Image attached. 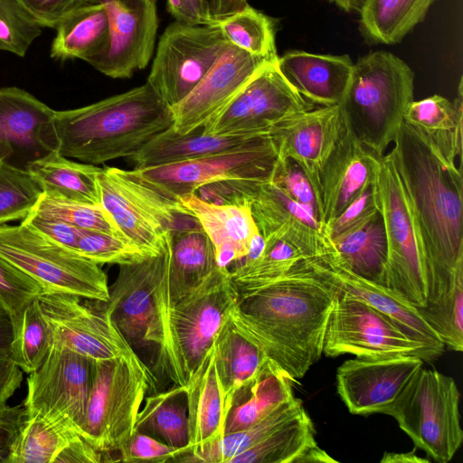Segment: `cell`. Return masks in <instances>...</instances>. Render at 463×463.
Returning <instances> with one entry per match:
<instances>
[{
    "instance_id": "obj_34",
    "label": "cell",
    "mask_w": 463,
    "mask_h": 463,
    "mask_svg": "<svg viewBox=\"0 0 463 463\" xmlns=\"http://www.w3.org/2000/svg\"><path fill=\"white\" fill-rule=\"evenodd\" d=\"M55 30L50 55L57 61L80 59L90 63L108 47L107 13L102 5L92 0L68 14Z\"/></svg>"
},
{
    "instance_id": "obj_24",
    "label": "cell",
    "mask_w": 463,
    "mask_h": 463,
    "mask_svg": "<svg viewBox=\"0 0 463 463\" xmlns=\"http://www.w3.org/2000/svg\"><path fill=\"white\" fill-rule=\"evenodd\" d=\"M381 158L356 137L347 123L321 173L320 223L325 230L349 203L376 183Z\"/></svg>"
},
{
    "instance_id": "obj_39",
    "label": "cell",
    "mask_w": 463,
    "mask_h": 463,
    "mask_svg": "<svg viewBox=\"0 0 463 463\" xmlns=\"http://www.w3.org/2000/svg\"><path fill=\"white\" fill-rule=\"evenodd\" d=\"M134 431L150 435L173 447L189 446L184 386L175 384L168 391L145 397Z\"/></svg>"
},
{
    "instance_id": "obj_10",
    "label": "cell",
    "mask_w": 463,
    "mask_h": 463,
    "mask_svg": "<svg viewBox=\"0 0 463 463\" xmlns=\"http://www.w3.org/2000/svg\"><path fill=\"white\" fill-rule=\"evenodd\" d=\"M278 149L269 134L230 152L142 169L126 170L128 175L153 192L175 202L200 187L225 179L269 182L278 160Z\"/></svg>"
},
{
    "instance_id": "obj_43",
    "label": "cell",
    "mask_w": 463,
    "mask_h": 463,
    "mask_svg": "<svg viewBox=\"0 0 463 463\" xmlns=\"http://www.w3.org/2000/svg\"><path fill=\"white\" fill-rule=\"evenodd\" d=\"M265 241V249L256 260L230 270L239 297L281 278L298 261L308 258L303 250L284 241Z\"/></svg>"
},
{
    "instance_id": "obj_30",
    "label": "cell",
    "mask_w": 463,
    "mask_h": 463,
    "mask_svg": "<svg viewBox=\"0 0 463 463\" xmlns=\"http://www.w3.org/2000/svg\"><path fill=\"white\" fill-rule=\"evenodd\" d=\"M337 463L319 448L306 410L227 463Z\"/></svg>"
},
{
    "instance_id": "obj_20",
    "label": "cell",
    "mask_w": 463,
    "mask_h": 463,
    "mask_svg": "<svg viewBox=\"0 0 463 463\" xmlns=\"http://www.w3.org/2000/svg\"><path fill=\"white\" fill-rule=\"evenodd\" d=\"M316 278L336 292L360 300L393 320L411 338L424 346L428 363L434 362L445 345L425 322L417 307L402 301L385 287L365 279L348 269L337 258L335 249L302 260Z\"/></svg>"
},
{
    "instance_id": "obj_40",
    "label": "cell",
    "mask_w": 463,
    "mask_h": 463,
    "mask_svg": "<svg viewBox=\"0 0 463 463\" xmlns=\"http://www.w3.org/2000/svg\"><path fill=\"white\" fill-rule=\"evenodd\" d=\"M304 410L302 402L294 397L251 427L223 434L183 454L176 462L227 463L231 458L259 443Z\"/></svg>"
},
{
    "instance_id": "obj_54",
    "label": "cell",
    "mask_w": 463,
    "mask_h": 463,
    "mask_svg": "<svg viewBox=\"0 0 463 463\" xmlns=\"http://www.w3.org/2000/svg\"><path fill=\"white\" fill-rule=\"evenodd\" d=\"M266 183L249 179H225L205 184L194 194L202 200L214 204L250 207L260 187Z\"/></svg>"
},
{
    "instance_id": "obj_4",
    "label": "cell",
    "mask_w": 463,
    "mask_h": 463,
    "mask_svg": "<svg viewBox=\"0 0 463 463\" xmlns=\"http://www.w3.org/2000/svg\"><path fill=\"white\" fill-rule=\"evenodd\" d=\"M413 92L414 73L409 65L389 52L377 51L354 63L340 105L356 137L383 156L403 122Z\"/></svg>"
},
{
    "instance_id": "obj_32",
    "label": "cell",
    "mask_w": 463,
    "mask_h": 463,
    "mask_svg": "<svg viewBox=\"0 0 463 463\" xmlns=\"http://www.w3.org/2000/svg\"><path fill=\"white\" fill-rule=\"evenodd\" d=\"M168 286L172 305L220 266L213 243L200 224L170 232Z\"/></svg>"
},
{
    "instance_id": "obj_21",
    "label": "cell",
    "mask_w": 463,
    "mask_h": 463,
    "mask_svg": "<svg viewBox=\"0 0 463 463\" xmlns=\"http://www.w3.org/2000/svg\"><path fill=\"white\" fill-rule=\"evenodd\" d=\"M346 125V117L338 104L290 116L269 131L279 155L296 162L309 180L320 213L321 173Z\"/></svg>"
},
{
    "instance_id": "obj_29",
    "label": "cell",
    "mask_w": 463,
    "mask_h": 463,
    "mask_svg": "<svg viewBox=\"0 0 463 463\" xmlns=\"http://www.w3.org/2000/svg\"><path fill=\"white\" fill-rule=\"evenodd\" d=\"M220 136L202 129L181 134L173 126L146 142L128 160L134 169H142L193 160L240 149L254 143L261 136Z\"/></svg>"
},
{
    "instance_id": "obj_19",
    "label": "cell",
    "mask_w": 463,
    "mask_h": 463,
    "mask_svg": "<svg viewBox=\"0 0 463 463\" xmlns=\"http://www.w3.org/2000/svg\"><path fill=\"white\" fill-rule=\"evenodd\" d=\"M104 7L109 22L106 51L90 64L113 79H128L148 64L158 18L155 0H92Z\"/></svg>"
},
{
    "instance_id": "obj_63",
    "label": "cell",
    "mask_w": 463,
    "mask_h": 463,
    "mask_svg": "<svg viewBox=\"0 0 463 463\" xmlns=\"http://www.w3.org/2000/svg\"><path fill=\"white\" fill-rule=\"evenodd\" d=\"M346 12H359L364 0H330Z\"/></svg>"
},
{
    "instance_id": "obj_55",
    "label": "cell",
    "mask_w": 463,
    "mask_h": 463,
    "mask_svg": "<svg viewBox=\"0 0 463 463\" xmlns=\"http://www.w3.org/2000/svg\"><path fill=\"white\" fill-rule=\"evenodd\" d=\"M22 222L50 241L77 252V245L82 229L52 217L41 215L35 212H33Z\"/></svg>"
},
{
    "instance_id": "obj_28",
    "label": "cell",
    "mask_w": 463,
    "mask_h": 463,
    "mask_svg": "<svg viewBox=\"0 0 463 463\" xmlns=\"http://www.w3.org/2000/svg\"><path fill=\"white\" fill-rule=\"evenodd\" d=\"M190 450L224 434L227 410L215 364L214 346L184 385Z\"/></svg>"
},
{
    "instance_id": "obj_60",
    "label": "cell",
    "mask_w": 463,
    "mask_h": 463,
    "mask_svg": "<svg viewBox=\"0 0 463 463\" xmlns=\"http://www.w3.org/2000/svg\"><path fill=\"white\" fill-rule=\"evenodd\" d=\"M210 14L214 20L224 18L244 7L248 0H208Z\"/></svg>"
},
{
    "instance_id": "obj_25",
    "label": "cell",
    "mask_w": 463,
    "mask_h": 463,
    "mask_svg": "<svg viewBox=\"0 0 463 463\" xmlns=\"http://www.w3.org/2000/svg\"><path fill=\"white\" fill-rule=\"evenodd\" d=\"M250 210L264 239L288 242L303 250L308 258L334 249L314 213L293 201L271 181L260 187Z\"/></svg>"
},
{
    "instance_id": "obj_12",
    "label": "cell",
    "mask_w": 463,
    "mask_h": 463,
    "mask_svg": "<svg viewBox=\"0 0 463 463\" xmlns=\"http://www.w3.org/2000/svg\"><path fill=\"white\" fill-rule=\"evenodd\" d=\"M230 45L215 24L175 21L159 39L146 83L171 109L196 87Z\"/></svg>"
},
{
    "instance_id": "obj_33",
    "label": "cell",
    "mask_w": 463,
    "mask_h": 463,
    "mask_svg": "<svg viewBox=\"0 0 463 463\" xmlns=\"http://www.w3.org/2000/svg\"><path fill=\"white\" fill-rule=\"evenodd\" d=\"M293 398L292 381L268 359L257 376L234 394L224 434L251 427Z\"/></svg>"
},
{
    "instance_id": "obj_56",
    "label": "cell",
    "mask_w": 463,
    "mask_h": 463,
    "mask_svg": "<svg viewBox=\"0 0 463 463\" xmlns=\"http://www.w3.org/2000/svg\"><path fill=\"white\" fill-rule=\"evenodd\" d=\"M43 26L53 28L72 10L89 0H18Z\"/></svg>"
},
{
    "instance_id": "obj_47",
    "label": "cell",
    "mask_w": 463,
    "mask_h": 463,
    "mask_svg": "<svg viewBox=\"0 0 463 463\" xmlns=\"http://www.w3.org/2000/svg\"><path fill=\"white\" fill-rule=\"evenodd\" d=\"M33 212L62 221L79 229L102 232L122 238L112 219L101 205L57 200L43 194Z\"/></svg>"
},
{
    "instance_id": "obj_44",
    "label": "cell",
    "mask_w": 463,
    "mask_h": 463,
    "mask_svg": "<svg viewBox=\"0 0 463 463\" xmlns=\"http://www.w3.org/2000/svg\"><path fill=\"white\" fill-rule=\"evenodd\" d=\"M52 345L50 326L36 298L14 323V337L9 354L23 372L30 373L43 364Z\"/></svg>"
},
{
    "instance_id": "obj_1",
    "label": "cell",
    "mask_w": 463,
    "mask_h": 463,
    "mask_svg": "<svg viewBox=\"0 0 463 463\" xmlns=\"http://www.w3.org/2000/svg\"><path fill=\"white\" fill-rule=\"evenodd\" d=\"M303 260L281 278L241 297L229 317L292 382L323 354L336 291L312 275Z\"/></svg>"
},
{
    "instance_id": "obj_15",
    "label": "cell",
    "mask_w": 463,
    "mask_h": 463,
    "mask_svg": "<svg viewBox=\"0 0 463 463\" xmlns=\"http://www.w3.org/2000/svg\"><path fill=\"white\" fill-rule=\"evenodd\" d=\"M94 366V360L52 345L43 364L27 377V394L23 402L27 413L65 420L80 432Z\"/></svg>"
},
{
    "instance_id": "obj_26",
    "label": "cell",
    "mask_w": 463,
    "mask_h": 463,
    "mask_svg": "<svg viewBox=\"0 0 463 463\" xmlns=\"http://www.w3.org/2000/svg\"><path fill=\"white\" fill-rule=\"evenodd\" d=\"M277 66L290 85L317 107L342 102L354 63L348 55L291 51L278 58Z\"/></svg>"
},
{
    "instance_id": "obj_50",
    "label": "cell",
    "mask_w": 463,
    "mask_h": 463,
    "mask_svg": "<svg viewBox=\"0 0 463 463\" xmlns=\"http://www.w3.org/2000/svg\"><path fill=\"white\" fill-rule=\"evenodd\" d=\"M43 293L39 283L0 256V310L11 317L14 325L23 310Z\"/></svg>"
},
{
    "instance_id": "obj_58",
    "label": "cell",
    "mask_w": 463,
    "mask_h": 463,
    "mask_svg": "<svg viewBox=\"0 0 463 463\" xmlns=\"http://www.w3.org/2000/svg\"><path fill=\"white\" fill-rule=\"evenodd\" d=\"M167 11L176 22L189 25H213L208 0H167Z\"/></svg>"
},
{
    "instance_id": "obj_57",
    "label": "cell",
    "mask_w": 463,
    "mask_h": 463,
    "mask_svg": "<svg viewBox=\"0 0 463 463\" xmlns=\"http://www.w3.org/2000/svg\"><path fill=\"white\" fill-rule=\"evenodd\" d=\"M27 417L24 403L0 411V463H8L13 444Z\"/></svg>"
},
{
    "instance_id": "obj_41",
    "label": "cell",
    "mask_w": 463,
    "mask_h": 463,
    "mask_svg": "<svg viewBox=\"0 0 463 463\" xmlns=\"http://www.w3.org/2000/svg\"><path fill=\"white\" fill-rule=\"evenodd\" d=\"M80 432L69 422L40 413H27L8 463H56Z\"/></svg>"
},
{
    "instance_id": "obj_36",
    "label": "cell",
    "mask_w": 463,
    "mask_h": 463,
    "mask_svg": "<svg viewBox=\"0 0 463 463\" xmlns=\"http://www.w3.org/2000/svg\"><path fill=\"white\" fill-rule=\"evenodd\" d=\"M213 346L228 414L234 394L257 376L269 358L233 326L230 317L219 331Z\"/></svg>"
},
{
    "instance_id": "obj_5",
    "label": "cell",
    "mask_w": 463,
    "mask_h": 463,
    "mask_svg": "<svg viewBox=\"0 0 463 463\" xmlns=\"http://www.w3.org/2000/svg\"><path fill=\"white\" fill-rule=\"evenodd\" d=\"M382 413L393 417L415 448L438 463L450 461L463 441L457 383L435 369L422 367Z\"/></svg>"
},
{
    "instance_id": "obj_51",
    "label": "cell",
    "mask_w": 463,
    "mask_h": 463,
    "mask_svg": "<svg viewBox=\"0 0 463 463\" xmlns=\"http://www.w3.org/2000/svg\"><path fill=\"white\" fill-rule=\"evenodd\" d=\"M190 446L176 448L150 435L134 431L118 449L119 461L124 462H176L180 456L189 452Z\"/></svg>"
},
{
    "instance_id": "obj_35",
    "label": "cell",
    "mask_w": 463,
    "mask_h": 463,
    "mask_svg": "<svg viewBox=\"0 0 463 463\" xmlns=\"http://www.w3.org/2000/svg\"><path fill=\"white\" fill-rule=\"evenodd\" d=\"M27 170L45 196L100 205L98 185L100 167L74 162L54 151L32 162Z\"/></svg>"
},
{
    "instance_id": "obj_23",
    "label": "cell",
    "mask_w": 463,
    "mask_h": 463,
    "mask_svg": "<svg viewBox=\"0 0 463 463\" xmlns=\"http://www.w3.org/2000/svg\"><path fill=\"white\" fill-rule=\"evenodd\" d=\"M423 364L421 358L412 354L348 359L336 371L337 393L352 414L382 413Z\"/></svg>"
},
{
    "instance_id": "obj_46",
    "label": "cell",
    "mask_w": 463,
    "mask_h": 463,
    "mask_svg": "<svg viewBox=\"0 0 463 463\" xmlns=\"http://www.w3.org/2000/svg\"><path fill=\"white\" fill-rule=\"evenodd\" d=\"M43 194L27 170L0 162V225L26 219Z\"/></svg>"
},
{
    "instance_id": "obj_62",
    "label": "cell",
    "mask_w": 463,
    "mask_h": 463,
    "mask_svg": "<svg viewBox=\"0 0 463 463\" xmlns=\"http://www.w3.org/2000/svg\"><path fill=\"white\" fill-rule=\"evenodd\" d=\"M429 463V458H423L416 454L415 449L406 453L384 452L381 463Z\"/></svg>"
},
{
    "instance_id": "obj_8",
    "label": "cell",
    "mask_w": 463,
    "mask_h": 463,
    "mask_svg": "<svg viewBox=\"0 0 463 463\" xmlns=\"http://www.w3.org/2000/svg\"><path fill=\"white\" fill-rule=\"evenodd\" d=\"M98 185L100 205L122 238L147 255L158 254L170 232L197 222L181 202L153 192L129 177L126 170L101 168Z\"/></svg>"
},
{
    "instance_id": "obj_6",
    "label": "cell",
    "mask_w": 463,
    "mask_h": 463,
    "mask_svg": "<svg viewBox=\"0 0 463 463\" xmlns=\"http://www.w3.org/2000/svg\"><path fill=\"white\" fill-rule=\"evenodd\" d=\"M152 374L137 354L95 361L80 435L103 455L133 433Z\"/></svg>"
},
{
    "instance_id": "obj_27",
    "label": "cell",
    "mask_w": 463,
    "mask_h": 463,
    "mask_svg": "<svg viewBox=\"0 0 463 463\" xmlns=\"http://www.w3.org/2000/svg\"><path fill=\"white\" fill-rule=\"evenodd\" d=\"M179 201L198 221L213 245L217 264L230 268L243 258L259 232L249 206L219 205L189 194Z\"/></svg>"
},
{
    "instance_id": "obj_45",
    "label": "cell",
    "mask_w": 463,
    "mask_h": 463,
    "mask_svg": "<svg viewBox=\"0 0 463 463\" xmlns=\"http://www.w3.org/2000/svg\"><path fill=\"white\" fill-rule=\"evenodd\" d=\"M417 308L445 346L463 350V269L435 299Z\"/></svg>"
},
{
    "instance_id": "obj_3",
    "label": "cell",
    "mask_w": 463,
    "mask_h": 463,
    "mask_svg": "<svg viewBox=\"0 0 463 463\" xmlns=\"http://www.w3.org/2000/svg\"><path fill=\"white\" fill-rule=\"evenodd\" d=\"M173 123L170 108L146 82L82 108L55 110L57 151L91 165L128 158Z\"/></svg>"
},
{
    "instance_id": "obj_22",
    "label": "cell",
    "mask_w": 463,
    "mask_h": 463,
    "mask_svg": "<svg viewBox=\"0 0 463 463\" xmlns=\"http://www.w3.org/2000/svg\"><path fill=\"white\" fill-rule=\"evenodd\" d=\"M54 113L24 90L1 88L0 162L27 170L34 160L57 151Z\"/></svg>"
},
{
    "instance_id": "obj_13",
    "label": "cell",
    "mask_w": 463,
    "mask_h": 463,
    "mask_svg": "<svg viewBox=\"0 0 463 463\" xmlns=\"http://www.w3.org/2000/svg\"><path fill=\"white\" fill-rule=\"evenodd\" d=\"M323 354L362 358L412 354L428 363L422 344L411 338L389 317L338 292L327 321Z\"/></svg>"
},
{
    "instance_id": "obj_9",
    "label": "cell",
    "mask_w": 463,
    "mask_h": 463,
    "mask_svg": "<svg viewBox=\"0 0 463 463\" xmlns=\"http://www.w3.org/2000/svg\"><path fill=\"white\" fill-rule=\"evenodd\" d=\"M375 185L387 241L384 287L402 301L424 307L428 284L423 248L391 152L381 158Z\"/></svg>"
},
{
    "instance_id": "obj_53",
    "label": "cell",
    "mask_w": 463,
    "mask_h": 463,
    "mask_svg": "<svg viewBox=\"0 0 463 463\" xmlns=\"http://www.w3.org/2000/svg\"><path fill=\"white\" fill-rule=\"evenodd\" d=\"M379 212V197L374 184L358 195L326 227V234L333 241L360 228Z\"/></svg>"
},
{
    "instance_id": "obj_49",
    "label": "cell",
    "mask_w": 463,
    "mask_h": 463,
    "mask_svg": "<svg viewBox=\"0 0 463 463\" xmlns=\"http://www.w3.org/2000/svg\"><path fill=\"white\" fill-rule=\"evenodd\" d=\"M77 252L99 265L132 263L150 256L120 237L83 229L79 238Z\"/></svg>"
},
{
    "instance_id": "obj_38",
    "label": "cell",
    "mask_w": 463,
    "mask_h": 463,
    "mask_svg": "<svg viewBox=\"0 0 463 463\" xmlns=\"http://www.w3.org/2000/svg\"><path fill=\"white\" fill-rule=\"evenodd\" d=\"M436 0H364L360 25L373 43L394 44L422 22Z\"/></svg>"
},
{
    "instance_id": "obj_2",
    "label": "cell",
    "mask_w": 463,
    "mask_h": 463,
    "mask_svg": "<svg viewBox=\"0 0 463 463\" xmlns=\"http://www.w3.org/2000/svg\"><path fill=\"white\" fill-rule=\"evenodd\" d=\"M392 143L391 153L423 248L429 302L443 292L463 268L461 167L447 162L404 121Z\"/></svg>"
},
{
    "instance_id": "obj_11",
    "label": "cell",
    "mask_w": 463,
    "mask_h": 463,
    "mask_svg": "<svg viewBox=\"0 0 463 463\" xmlns=\"http://www.w3.org/2000/svg\"><path fill=\"white\" fill-rule=\"evenodd\" d=\"M238 300L229 269L219 267L171 307V343L184 385L213 346Z\"/></svg>"
},
{
    "instance_id": "obj_48",
    "label": "cell",
    "mask_w": 463,
    "mask_h": 463,
    "mask_svg": "<svg viewBox=\"0 0 463 463\" xmlns=\"http://www.w3.org/2000/svg\"><path fill=\"white\" fill-rule=\"evenodd\" d=\"M43 28L18 0H0V51L24 57Z\"/></svg>"
},
{
    "instance_id": "obj_17",
    "label": "cell",
    "mask_w": 463,
    "mask_h": 463,
    "mask_svg": "<svg viewBox=\"0 0 463 463\" xmlns=\"http://www.w3.org/2000/svg\"><path fill=\"white\" fill-rule=\"evenodd\" d=\"M82 298L44 292L38 298L53 345L68 348L94 361L135 354L102 306L90 307Z\"/></svg>"
},
{
    "instance_id": "obj_16",
    "label": "cell",
    "mask_w": 463,
    "mask_h": 463,
    "mask_svg": "<svg viewBox=\"0 0 463 463\" xmlns=\"http://www.w3.org/2000/svg\"><path fill=\"white\" fill-rule=\"evenodd\" d=\"M314 108L290 85L275 62L264 68L202 130L220 136L269 134L271 128L286 118Z\"/></svg>"
},
{
    "instance_id": "obj_14",
    "label": "cell",
    "mask_w": 463,
    "mask_h": 463,
    "mask_svg": "<svg viewBox=\"0 0 463 463\" xmlns=\"http://www.w3.org/2000/svg\"><path fill=\"white\" fill-rule=\"evenodd\" d=\"M169 255L168 239L158 254L118 265L117 278L109 287V298L104 306L132 348L133 345L137 347L155 345L159 352L163 345L157 291L168 269Z\"/></svg>"
},
{
    "instance_id": "obj_42",
    "label": "cell",
    "mask_w": 463,
    "mask_h": 463,
    "mask_svg": "<svg viewBox=\"0 0 463 463\" xmlns=\"http://www.w3.org/2000/svg\"><path fill=\"white\" fill-rule=\"evenodd\" d=\"M214 24L230 44L252 55L278 60L273 19L250 5L232 14L215 20Z\"/></svg>"
},
{
    "instance_id": "obj_52",
    "label": "cell",
    "mask_w": 463,
    "mask_h": 463,
    "mask_svg": "<svg viewBox=\"0 0 463 463\" xmlns=\"http://www.w3.org/2000/svg\"><path fill=\"white\" fill-rule=\"evenodd\" d=\"M271 182L293 201L311 210L320 222V209L311 184L296 162L279 155Z\"/></svg>"
},
{
    "instance_id": "obj_31",
    "label": "cell",
    "mask_w": 463,
    "mask_h": 463,
    "mask_svg": "<svg viewBox=\"0 0 463 463\" xmlns=\"http://www.w3.org/2000/svg\"><path fill=\"white\" fill-rule=\"evenodd\" d=\"M462 79L454 100L432 95L411 101L403 121L425 137L449 163L462 153Z\"/></svg>"
},
{
    "instance_id": "obj_61",
    "label": "cell",
    "mask_w": 463,
    "mask_h": 463,
    "mask_svg": "<svg viewBox=\"0 0 463 463\" xmlns=\"http://www.w3.org/2000/svg\"><path fill=\"white\" fill-rule=\"evenodd\" d=\"M14 337V325L11 317L0 310V353H9Z\"/></svg>"
},
{
    "instance_id": "obj_7",
    "label": "cell",
    "mask_w": 463,
    "mask_h": 463,
    "mask_svg": "<svg viewBox=\"0 0 463 463\" xmlns=\"http://www.w3.org/2000/svg\"><path fill=\"white\" fill-rule=\"evenodd\" d=\"M0 256L39 283L44 292L109 300L108 279L99 264L50 241L22 222L0 225Z\"/></svg>"
},
{
    "instance_id": "obj_59",
    "label": "cell",
    "mask_w": 463,
    "mask_h": 463,
    "mask_svg": "<svg viewBox=\"0 0 463 463\" xmlns=\"http://www.w3.org/2000/svg\"><path fill=\"white\" fill-rule=\"evenodd\" d=\"M23 371L14 363L9 353H0V411L7 405V401L20 387Z\"/></svg>"
},
{
    "instance_id": "obj_18",
    "label": "cell",
    "mask_w": 463,
    "mask_h": 463,
    "mask_svg": "<svg viewBox=\"0 0 463 463\" xmlns=\"http://www.w3.org/2000/svg\"><path fill=\"white\" fill-rule=\"evenodd\" d=\"M277 61L252 55L231 44L217 58L196 87L170 109L174 120L173 128L181 134L203 129L264 68Z\"/></svg>"
},
{
    "instance_id": "obj_37",
    "label": "cell",
    "mask_w": 463,
    "mask_h": 463,
    "mask_svg": "<svg viewBox=\"0 0 463 463\" xmlns=\"http://www.w3.org/2000/svg\"><path fill=\"white\" fill-rule=\"evenodd\" d=\"M332 242L337 258L348 269L384 287L388 254L381 212L360 228Z\"/></svg>"
}]
</instances>
